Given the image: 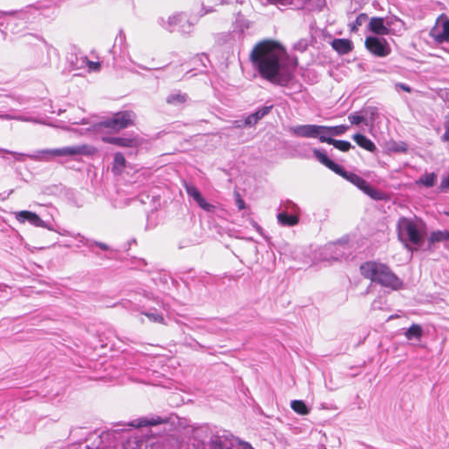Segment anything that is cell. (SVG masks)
<instances>
[{"label":"cell","instance_id":"obj_12","mask_svg":"<svg viewBox=\"0 0 449 449\" xmlns=\"http://www.w3.org/2000/svg\"><path fill=\"white\" fill-rule=\"evenodd\" d=\"M320 140L322 142H326V144L334 146L335 149H339L342 152H348L351 149V144L348 141L344 140H335L334 138H321Z\"/></svg>","mask_w":449,"mask_h":449},{"label":"cell","instance_id":"obj_13","mask_svg":"<svg viewBox=\"0 0 449 449\" xmlns=\"http://www.w3.org/2000/svg\"><path fill=\"white\" fill-rule=\"evenodd\" d=\"M369 26H370L371 31L374 32L375 34H381V35H385V34H389V29L383 24V20L382 19H379V18L372 19L371 22H370V24H369Z\"/></svg>","mask_w":449,"mask_h":449},{"label":"cell","instance_id":"obj_22","mask_svg":"<svg viewBox=\"0 0 449 449\" xmlns=\"http://www.w3.org/2000/svg\"><path fill=\"white\" fill-rule=\"evenodd\" d=\"M406 336L408 339L411 338H420L422 336V329L420 326H412L407 331Z\"/></svg>","mask_w":449,"mask_h":449},{"label":"cell","instance_id":"obj_1","mask_svg":"<svg viewBox=\"0 0 449 449\" xmlns=\"http://www.w3.org/2000/svg\"><path fill=\"white\" fill-rule=\"evenodd\" d=\"M360 271L365 278L387 288L393 290L402 288L401 279L384 264L375 262L365 263L360 266Z\"/></svg>","mask_w":449,"mask_h":449},{"label":"cell","instance_id":"obj_24","mask_svg":"<svg viewBox=\"0 0 449 449\" xmlns=\"http://www.w3.org/2000/svg\"><path fill=\"white\" fill-rule=\"evenodd\" d=\"M185 102V98L182 96V95H179V94H174V95H171L169 98H168V103L169 104H171V105H181V104H183Z\"/></svg>","mask_w":449,"mask_h":449},{"label":"cell","instance_id":"obj_15","mask_svg":"<svg viewBox=\"0 0 449 449\" xmlns=\"http://www.w3.org/2000/svg\"><path fill=\"white\" fill-rule=\"evenodd\" d=\"M354 140H356V143L359 145L360 148L366 149L367 151L373 152V151H375V149H376V146L374 145L373 142H372L371 140H369L367 137L362 135L357 134V135L354 136Z\"/></svg>","mask_w":449,"mask_h":449},{"label":"cell","instance_id":"obj_2","mask_svg":"<svg viewBox=\"0 0 449 449\" xmlns=\"http://www.w3.org/2000/svg\"><path fill=\"white\" fill-rule=\"evenodd\" d=\"M314 155H315V157H317L318 161L326 166V168H328L329 170L334 171L335 174L339 175V177L345 178L346 180H348V182L355 184L357 188H359L360 191L365 192L367 195H369V197H371V198H373V199L377 200L387 199V196L384 195L383 193H382L380 191L373 189L362 178L356 176V174L349 173L347 170H344L342 167H340L339 164H337L335 161H332L330 158L327 157L326 155H325L324 153L316 150V151H314Z\"/></svg>","mask_w":449,"mask_h":449},{"label":"cell","instance_id":"obj_4","mask_svg":"<svg viewBox=\"0 0 449 449\" xmlns=\"http://www.w3.org/2000/svg\"><path fill=\"white\" fill-rule=\"evenodd\" d=\"M135 123V114L130 112H123L115 115L113 118L96 126L98 128H109L112 130H121Z\"/></svg>","mask_w":449,"mask_h":449},{"label":"cell","instance_id":"obj_7","mask_svg":"<svg viewBox=\"0 0 449 449\" xmlns=\"http://www.w3.org/2000/svg\"><path fill=\"white\" fill-rule=\"evenodd\" d=\"M281 47L279 43L275 41H265L263 43H259L251 54V58L254 63H258L261 60L263 59L268 55H270L272 52L275 49H278Z\"/></svg>","mask_w":449,"mask_h":449},{"label":"cell","instance_id":"obj_6","mask_svg":"<svg viewBox=\"0 0 449 449\" xmlns=\"http://www.w3.org/2000/svg\"><path fill=\"white\" fill-rule=\"evenodd\" d=\"M97 152V149L88 145L68 147L64 149H49L42 151L43 154L54 156V157H63V156H74V155H91Z\"/></svg>","mask_w":449,"mask_h":449},{"label":"cell","instance_id":"obj_9","mask_svg":"<svg viewBox=\"0 0 449 449\" xmlns=\"http://www.w3.org/2000/svg\"><path fill=\"white\" fill-rule=\"evenodd\" d=\"M407 238L414 245H419L423 242V234L417 224L412 222H408L405 226Z\"/></svg>","mask_w":449,"mask_h":449},{"label":"cell","instance_id":"obj_25","mask_svg":"<svg viewBox=\"0 0 449 449\" xmlns=\"http://www.w3.org/2000/svg\"><path fill=\"white\" fill-rule=\"evenodd\" d=\"M449 240V233H435L432 234V241L433 242H441Z\"/></svg>","mask_w":449,"mask_h":449},{"label":"cell","instance_id":"obj_10","mask_svg":"<svg viewBox=\"0 0 449 449\" xmlns=\"http://www.w3.org/2000/svg\"><path fill=\"white\" fill-rule=\"evenodd\" d=\"M185 187H186L189 194L197 201V203H199L201 207L207 211H211L213 209L212 204H210L206 200L203 199V196L201 195V193L196 189L195 187L189 185V184H185Z\"/></svg>","mask_w":449,"mask_h":449},{"label":"cell","instance_id":"obj_28","mask_svg":"<svg viewBox=\"0 0 449 449\" xmlns=\"http://www.w3.org/2000/svg\"><path fill=\"white\" fill-rule=\"evenodd\" d=\"M441 186L443 187V188H447V189H449V177H448V178H446L445 181H444V182H443V183L441 184Z\"/></svg>","mask_w":449,"mask_h":449},{"label":"cell","instance_id":"obj_18","mask_svg":"<svg viewBox=\"0 0 449 449\" xmlns=\"http://www.w3.org/2000/svg\"><path fill=\"white\" fill-rule=\"evenodd\" d=\"M292 408L293 411L297 412L300 415H307L309 413V408L305 404V403L299 400H296L292 403Z\"/></svg>","mask_w":449,"mask_h":449},{"label":"cell","instance_id":"obj_14","mask_svg":"<svg viewBox=\"0 0 449 449\" xmlns=\"http://www.w3.org/2000/svg\"><path fill=\"white\" fill-rule=\"evenodd\" d=\"M333 47L339 54H348L353 49V44L348 40H335Z\"/></svg>","mask_w":449,"mask_h":449},{"label":"cell","instance_id":"obj_20","mask_svg":"<svg viewBox=\"0 0 449 449\" xmlns=\"http://www.w3.org/2000/svg\"><path fill=\"white\" fill-rule=\"evenodd\" d=\"M436 175L434 173L427 174L423 178H420V182L425 186L432 187L436 182Z\"/></svg>","mask_w":449,"mask_h":449},{"label":"cell","instance_id":"obj_3","mask_svg":"<svg viewBox=\"0 0 449 449\" xmlns=\"http://www.w3.org/2000/svg\"><path fill=\"white\" fill-rule=\"evenodd\" d=\"M347 126L338 127H322V126H299L293 128V132L297 135L307 138H333L334 136L343 135L348 131Z\"/></svg>","mask_w":449,"mask_h":449},{"label":"cell","instance_id":"obj_11","mask_svg":"<svg viewBox=\"0 0 449 449\" xmlns=\"http://www.w3.org/2000/svg\"><path fill=\"white\" fill-rule=\"evenodd\" d=\"M272 110V106H268V107H264L262 110L258 111L257 112H255L254 114L250 115L249 117H247L242 123V126L243 127H252L254 126L255 124L257 123L258 121H260L261 119H263V117H265L268 113H269Z\"/></svg>","mask_w":449,"mask_h":449},{"label":"cell","instance_id":"obj_29","mask_svg":"<svg viewBox=\"0 0 449 449\" xmlns=\"http://www.w3.org/2000/svg\"><path fill=\"white\" fill-rule=\"evenodd\" d=\"M446 139H449V121L447 124V133L445 135Z\"/></svg>","mask_w":449,"mask_h":449},{"label":"cell","instance_id":"obj_8","mask_svg":"<svg viewBox=\"0 0 449 449\" xmlns=\"http://www.w3.org/2000/svg\"><path fill=\"white\" fill-rule=\"evenodd\" d=\"M366 47L378 56H386L390 53V47L387 43H383L379 39L374 37L367 39Z\"/></svg>","mask_w":449,"mask_h":449},{"label":"cell","instance_id":"obj_27","mask_svg":"<svg viewBox=\"0 0 449 449\" xmlns=\"http://www.w3.org/2000/svg\"><path fill=\"white\" fill-rule=\"evenodd\" d=\"M234 198H235V203L237 204L238 207L240 208V209H244V208L246 207L243 200H242V198L240 197L237 192H234Z\"/></svg>","mask_w":449,"mask_h":449},{"label":"cell","instance_id":"obj_23","mask_svg":"<svg viewBox=\"0 0 449 449\" xmlns=\"http://www.w3.org/2000/svg\"><path fill=\"white\" fill-rule=\"evenodd\" d=\"M438 42H445L449 40V21L446 22L443 25V33L436 36Z\"/></svg>","mask_w":449,"mask_h":449},{"label":"cell","instance_id":"obj_17","mask_svg":"<svg viewBox=\"0 0 449 449\" xmlns=\"http://www.w3.org/2000/svg\"><path fill=\"white\" fill-rule=\"evenodd\" d=\"M278 220L282 224L285 225H295L298 223V217L294 214L281 213L278 216Z\"/></svg>","mask_w":449,"mask_h":449},{"label":"cell","instance_id":"obj_5","mask_svg":"<svg viewBox=\"0 0 449 449\" xmlns=\"http://www.w3.org/2000/svg\"><path fill=\"white\" fill-rule=\"evenodd\" d=\"M259 72L267 79H274L279 74L280 64L277 56L268 55L259 62Z\"/></svg>","mask_w":449,"mask_h":449},{"label":"cell","instance_id":"obj_26","mask_svg":"<svg viewBox=\"0 0 449 449\" xmlns=\"http://www.w3.org/2000/svg\"><path fill=\"white\" fill-rule=\"evenodd\" d=\"M349 120L351 121L352 123L358 125V124L362 123L364 121V117L361 116V115H352L349 118Z\"/></svg>","mask_w":449,"mask_h":449},{"label":"cell","instance_id":"obj_21","mask_svg":"<svg viewBox=\"0 0 449 449\" xmlns=\"http://www.w3.org/2000/svg\"><path fill=\"white\" fill-rule=\"evenodd\" d=\"M18 217L21 218V219H23V220H25V221H29L31 222H40L41 221V219L39 218L38 215H36L35 213H33L31 212H21L18 213Z\"/></svg>","mask_w":449,"mask_h":449},{"label":"cell","instance_id":"obj_16","mask_svg":"<svg viewBox=\"0 0 449 449\" xmlns=\"http://www.w3.org/2000/svg\"><path fill=\"white\" fill-rule=\"evenodd\" d=\"M104 141H106L109 144L118 145L121 147H133L135 145V140L132 139H126V138H113V137H109V138H104Z\"/></svg>","mask_w":449,"mask_h":449},{"label":"cell","instance_id":"obj_19","mask_svg":"<svg viewBox=\"0 0 449 449\" xmlns=\"http://www.w3.org/2000/svg\"><path fill=\"white\" fill-rule=\"evenodd\" d=\"M126 168V160L122 155H117L115 157L112 170L115 173H121V171Z\"/></svg>","mask_w":449,"mask_h":449}]
</instances>
